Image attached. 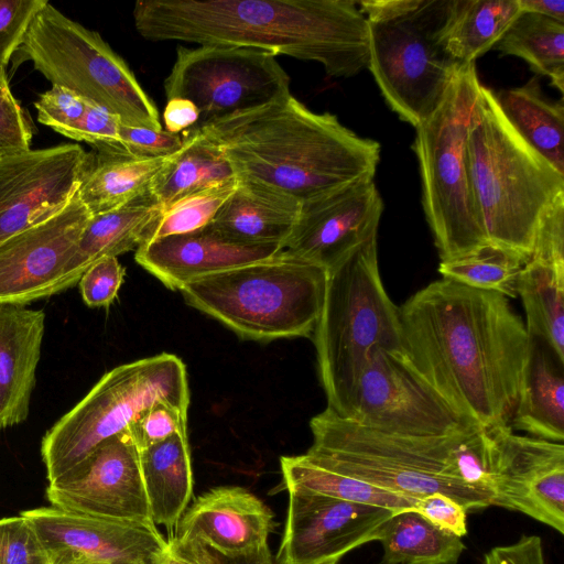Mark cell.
<instances>
[{"mask_svg":"<svg viewBox=\"0 0 564 564\" xmlns=\"http://www.w3.org/2000/svg\"><path fill=\"white\" fill-rule=\"evenodd\" d=\"M44 332L43 310L0 304V429L29 416Z\"/></svg>","mask_w":564,"mask_h":564,"instance_id":"23","label":"cell"},{"mask_svg":"<svg viewBox=\"0 0 564 564\" xmlns=\"http://www.w3.org/2000/svg\"><path fill=\"white\" fill-rule=\"evenodd\" d=\"M165 158L94 155L77 194L91 216L122 207L150 191Z\"/></svg>","mask_w":564,"mask_h":564,"instance_id":"31","label":"cell"},{"mask_svg":"<svg viewBox=\"0 0 564 564\" xmlns=\"http://www.w3.org/2000/svg\"><path fill=\"white\" fill-rule=\"evenodd\" d=\"M91 218L76 193L52 217L0 243V304L26 305L55 294L75 246Z\"/></svg>","mask_w":564,"mask_h":564,"instance_id":"18","label":"cell"},{"mask_svg":"<svg viewBox=\"0 0 564 564\" xmlns=\"http://www.w3.org/2000/svg\"><path fill=\"white\" fill-rule=\"evenodd\" d=\"M382 212L383 202L373 180L358 181L303 200L283 249L327 270L378 235Z\"/></svg>","mask_w":564,"mask_h":564,"instance_id":"19","label":"cell"},{"mask_svg":"<svg viewBox=\"0 0 564 564\" xmlns=\"http://www.w3.org/2000/svg\"><path fill=\"white\" fill-rule=\"evenodd\" d=\"M529 260L564 272V193L542 214Z\"/></svg>","mask_w":564,"mask_h":564,"instance_id":"41","label":"cell"},{"mask_svg":"<svg viewBox=\"0 0 564 564\" xmlns=\"http://www.w3.org/2000/svg\"><path fill=\"white\" fill-rule=\"evenodd\" d=\"M481 88L475 63L459 65L437 107L415 127L422 206L442 261L488 243L466 162V139Z\"/></svg>","mask_w":564,"mask_h":564,"instance_id":"8","label":"cell"},{"mask_svg":"<svg viewBox=\"0 0 564 564\" xmlns=\"http://www.w3.org/2000/svg\"><path fill=\"white\" fill-rule=\"evenodd\" d=\"M46 498L52 507L66 512L155 525L139 449L127 429L99 444L70 471L48 482Z\"/></svg>","mask_w":564,"mask_h":564,"instance_id":"14","label":"cell"},{"mask_svg":"<svg viewBox=\"0 0 564 564\" xmlns=\"http://www.w3.org/2000/svg\"><path fill=\"white\" fill-rule=\"evenodd\" d=\"M51 564H160L167 541L156 525L66 512L54 507L21 512Z\"/></svg>","mask_w":564,"mask_h":564,"instance_id":"16","label":"cell"},{"mask_svg":"<svg viewBox=\"0 0 564 564\" xmlns=\"http://www.w3.org/2000/svg\"><path fill=\"white\" fill-rule=\"evenodd\" d=\"M527 262L518 252L488 242L459 258L441 261L438 272L444 279L477 290L516 297Z\"/></svg>","mask_w":564,"mask_h":564,"instance_id":"36","label":"cell"},{"mask_svg":"<svg viewBox=\"0 0 564 564\" xmlns=\"http://www.w3.org/2000/svg\"><path fill=\"white\" fill-rule=\"evenodd\" d=\"M338 562H339V558H330V560H326V561H323L317 564H338Z\"/></svg>","mask_w":564,"mask_h":564,"instance_id":"53","label":"cell"},{"mask_svg":"<svg viewBox=\"0 0 564 564\" xmlns=\"http://www.w3.org/2000/svg\"><path fill=\"white\" fill-rule=\"evenodd\" d=\"M124 273V268L115 257L104 258L89 267L78 281L86 305L109 306L117 297Z\"/></svg>","mask_w":564,"mask_h":564,"instance_id":"45","label":"cell"},{"mask_svg":"<svg viewBox=\"0 0 564 564\" xmlns=\"http://www.w3.org/2000/svg\"><path fill=\"white\" fill-rule=\"evenodd\" d=\"M494 48L522 58L532 72L547 76L563 94L564 23L521 10Z\"/></svg>","mask_w":564,"mask_h":564,"instance_id":"34","label":"cell"},{"mask_svg":"<svg viewBox=\"0 0 564 564\" xmlns=\"http://www.w3.org/2000/svg\"><path fill=\"white\" fill-rule=\"evenodd\" d=\"M514 130L560 173L564 174V106L543 97L533 77L520 87L494 93Z\"/></svg>","mask_w":564,"mask_h":564,"instance_id":"30","label":"cell"},{"mask_svg":"<svg viewBox=\"0 0 564 564\" xmlns=\"http://www.w3.org/2000/svg\"><path fill=\"white\" fill-rule=\"evenodd\" d=\"M238 182L207 188L176 200L163 209L151 228L148 241L192 232L207 226Z\"/></svg>","mask_w":564,"mask_h":564,"instance_id":"37","label":"cell"},{"mask_svg":"<svg viewBox=\"0 0 564 564\" xmlns=\"http://www.w3.org/2000/svg\"><path fill=\"white\" fill-rule=\"evenodd\" d=\"M166 100H189L199 111L194 127L256 109L289 94L290 77L276 56L231 45L177 46L164 84Z\"/></svg>","mask_w":564,"mask_h":564,"instance_id":"12","label":"cell"},{"mask_svg":"<svg viewBox=\"0 0 564 564\" xmlns=\"http://www.w3.org/2000/svg\"><path fill=\"white\" fill-rule=\"evenodd\" d=\"M482 564H547L539 535H522L517 542L488 551Z\"/></svg>","mask_w":564,"mask_h":564,"instance_id":"48","label":"cell"},{"mask_svg":"<svg viewBox=\"0 0 564 564\" xmlns=\"http://www.w3.org/2000/svg\"><path fill=\"white\" fill-rule=\"evenodd\" d=\"M377 236L327 269L324 303L312 336L327 408L345 419L351 415L371 352L403 351L399 307L380 278Z\"/></svg>","mask_w":564,"mask_h":564,"instance_id":"6","label":"cell"},{"mask_svg":"<svg viewBox=\"0 0 564 564\" xmlns=\"http://www.w3.org/2000/svg\"><path fill=\"white\" fill-rule=\"evenodd\" d=\"M414 510L433 525L463 538L467 534V510L452 497L433 492L417 499Z\"/></svg>","mask_w":564,"mask_h":564,"instance_id":"47","label":"cell"},{"mask_svg":"<svg viewBox=\"0 0 564 564\" xmlns=\"http://www.w3.org/2000/svg\"><path fill=\"white\" fill-rule=\"evenodd\" d=\"M381 564H456L462 538L433 525L414 509L394 512L378 529Z\"/></svg>","mask_w":564,"mask_h":564,"instance_id":"32","label":"cell"},{"mask_svg":"<svg viewBox=\"0 0 564 564\" xmlns=\"http://www.w3.org/2000/svg\"><path fill=\"white\" fill-rule=\"evenodd\" d=\"M46 0H0V68L21 45L34 15Z\"/></svg>","mask_w":564,"mask_h":564,"instance_id":"43","label":"cell"},{"mask_svg":"<svg viewBox=\"0 0 564 564\" xmlns=\"http://www.w3.org/2000/svg\"><path fill=\"white\" fill-rule=\"evenodd\" d=\"M139 456L152 521L173 535L193 495L187 433H176L140 451Z\"/></svg>","mask_w":564,"mask_h":564,"instance_id":"27","label":"cell"},{"mask_svg":"<svg viewBox=\"0 0 564 564\" xmlns=\"http://www.w3.org/2000/svg\"><path fill=\"white\" fill-rule=\"evenodd\" d=\"M498 479L495 506L522 512L564 533V445L495 427Z\"/></svg>","mask_w":564,"mask_h":564,"instance_id":"20","label":"cell"},{"mask_svg":"<svg viewBox=\"0 0 564 564\" xmlns=\"http://www.w3.org/2000/svg\"><path fill=\"white\" fill-rule=\"evenodd\" d=\"M15 54L31 61L52 86L66 88L117 116L122 124L162 130L155 104L123 58L99 33L48 1L34 15Z\"/></svg>","mask_w":564,"mask_h":564,"instance_id":"11","label":"cell"},{"mask_svg":"<svg viewBox=\"0 0 564 564\" xmlns=\"http://www.w3.org/2000/svg\"><path fill=\"white\" fill-rule=\"evenodd\" d=\"M289 507L278 564H317L343 557L376 541L380 525L394 511L289 489Z\"/></svg>","mask_w":564,"mask_h":564,"instance_id":"17","label":"cell"},{"mask_svg":"<svg viewBox=\"0 0 564 564\" xmlns=\"http://www.w3.org/2000/svg\"><path fill=\"white\" fill-rule=\"evenodd\" d=\"M94 155L78 143L0 159V243L65 208Z\"/></svg>","mask_w":564,"mask_h":564,"instance_id":"15","label":"cell"},{"mask_svg":"<svg viewBox=\"0 0 564 564\" xmlns=\"http://www.w3.org/2000/svg\"><path fill=\"white\" fill-rule=\"evenodd\" d=\"M272 528L273 513L257 496L239 486H219L186 509L171 536L196 540L234 555L268 544Z\"/></svg>","mask_w":564,"mask_h":564,"instance_id":"21","label":"cell"},{"mask_svg":"<svg viewBox=\"0 0 564 564\" xmlns=\"http://www.w3.org/2000/svg\"><path fill=\"white\" fill-rule=\"evenodd\" d=\"M371 72L402 121L417 127L437 107L456 69L438 41L447 0H362Z\"/></svg>","mask_w":564,"mask_h":564,"instance_id":"9","label":"cell"},{"mask_svg":"<svg viewBox=\"0 0 564 564\" xmlns=\"http://www.w3.org/2000/svg\"><path fill=\"white\" fill-rule=\"evenodd\" d=\"M162 212V206L149 191L122 207L91 216L55 288V294L77 284L95 262L117 258L145 243Z\"/></svg>","mask_w":564,"mask_h":564,"instance_id":"25","label":"cell"},{"mask_svg":"<svg viewBox=\"0 0 564 564\" xmlns=\"http://www.w3.org/2000/svg\"><path fill=\"white\" fill-rule=\"evenodd\" d=\"M282 249L280 245H239L207 225L150 240L135 250L134 259L167 289L181 290L195 279L270 258Z\"/></svg>","mask_w":564,"mask_h":564,"instance_id":"22","label":"cell"},{"mask_svg":"<svg viewBox=\"0 0 564 564\" xmlns=\"http://www.w3.org/2000/svg\"><path fill=\"white\" fill-rule=\"evenodd\" d=\"M133 21L149 41L250 47L319 63L332 77L368 67V23L352 0H139Z\"/></svg>","mask_w":564,"mask_h":564,"instance_id":"2","label":"cell"},{"mask_svg":"<svg viewBox=\"0 0 564 564\" xmlns=\"http://www.w3.org/2000/svg\"><path fill=\"white\" fill-rule=\"evenodd\" d=\"M512 430L528 436L564 441V359L544 340L529 336Z\"/></svg>","mask_w":564,"mask_h":564,"instance_id":"26","label":"cell"},{"mask_svg":"<svg viewBox=\"0 0 564 564\" xmlns=\"http://www.w3.org/2000/svg\"><path fill=\"white\" fill-rule=\"evenodd\" d=\"M161 402L188 410L187 372L177 356L162 352L106 372L43 436L41 456L48 482L70 471L99 444Z\"/></svg>","mask_w":564,"mask_h":564,"instance_id":"10","label":"cell"},{"mask_svg":"<svg viewBox=\"0 0 564 564\" xmlns=\"http://www.w3.org/2000/svg\"><path fill=\"white\" fill-rule=\"evenodd\" d=\"M521 12L518 0H447L438 41L458 64L494 48Z\"/></svg>","mask_w":564,"mask_h":564,"instance_id":"29","label":"cell"},{"mask_svg":"<svg viewBox=\"0 0 564 564\" xmlns=\"http://www.w3.org/2000/svg\"><path fill=\"white\" fill-rule=\"evenodd\" d=\"M349 420L401 436H446L476 425L458 415L403 351L376 348L359 378Z\"/></svg>","mask_w":564,"mask_h":564,"instance_id":"13","label":"cell"},{"mask_svg":"<svg viewBox=\"0 0 564 564\" xmlns=\"http://www.w3.org/2000/svg\"><path fill=\"white\" fill-rule=\"evenodd\" d=\"M522 11L538 13L564 23V0H518Z\"/></svg>","mask_w":564,"mask_h":564,"instance_id":"52","label":"cell"},{"mask_svg":"<svg viewBox=\"0 0 564 564\" xmlns=\"http://www.w3.org/2000/svg\"><path fill=\"white\" fill-rule=\"evenodd\" d=\"M310 427L313 444L305 454L325 468L415 499L442 492L467 511L495 506L498 449L491 429L401 436L365 427L329 408L313 416Z\"/></svg>","mask_w":564,"mask_h":564,"instance_id":"4","label":"cell"},{"mask_svg":"<svg viewBox=\"0 0 564 564\" xmlns=\"http://www.w3.org/2000/svg\"><path fill=\"white\" fill-rule=\"evenodd\" d=\"M199 129L225 153L240 181L300 202L373 180L380 161L379 142L359 137L333 113L312 111L292 94Z\"/></svg>","mask_w":564,"mask_h":564,"instance_id":"3","label":"cell"},{"mask_svg":"<svg viewBox=\"0 0 564 564\" xmlns=\"http://www.w3.org/2000/svg\"><path fill=\"white\" fill-rule=\"evenodd\" d=\"M529 336L544 340L564 359V272L529 260L519 276Z\"/></svg>","mask_w":564,"mask_h":564,"instance_id":"35","label":"cell"},{"mask_svg":"<svg viewBox=\"0 0 564 564\" xmlns=\"http://www.w3.org/2000/svg\"><path fill=\"white\" fill-rule=\"evenodd\" d=\"M466 162L487 241L529 261L542 214L564 193V174L524 141L485 86L468 129Z\"/></svg>","mask_w":564,"mask_h":564,"instance_id":"5","label":"cell"},{"mask_svg":"<svg viewBox=\"0 0 564 564\" xmlns=\"http://www.w3.org/2000/svg\"><path fill=\"white\" fill-rule=\"evenodd\" d=\"M163 120L166 131L180 134L197 124L199 111L189 100L172 98L166 102Z\"/></svg>","mask_w":564,"mask_h":564,"instance_id":"50","label":"cell"},{"mask_svg":"<svg viewBox=\"0 0 564 564\" xmlns=\"http://www.w3.org/2000/svg\"><path fill=\"white\" fill-rule=\"evenodd\" d=\"M182 134L183 148L169 158L150 186L163 209L187 195L239 181L225 153L199 128Z\"/></svg>","mask_w":564,"mask_h":564,"instance_id":"28","label":"cell"},{"mask_svg":"<svg viewBox=\"0 0 564 564\" xmlns=\"http://www.w3.org/2000/svg\"><path fill=\"white\" fill-rule=\"evenodd\" d=\"M327 270L284 249L256 262L186 283L185 302L239 337L258 341L310 337L317 325Z\"/></svg>","mask_w":564,"mask_h":564,"instance_id":"7","label":"cell"},{"mask_svg":"<svg viewBox=\"0 0 564 564\" xmlns=\"http://www.w3.org/2000/svg\"><path fill=\"white\" fill-rule=\"evenodd\" d=\"M300 208L301 202L288 194L239 180L208 226L221 237L239 245L284 247Z\"/></svg>","mask_w":564,"mask_h":564,"instance_id":"24","label":"cell"},{"mask_svg":"<svg viewBox=\"0 0 564 564\" xmlns=\"http://www.w3.org/2000/svg\"><path fill=\"white\" fill-rule=\"evenodd\" d=\"M1 159V158H0Z\"/></svg>","mask_w":564,"mask_h":564,"instance_id":"54","label":"cell"},{"mask_svg":"<svg viewBox=\"0 0 564 564\" xmlns=\"http://www.w3.org/2000/svg\"><path fill=\"white\" fill-rule=\"evenodd\" d=\"M282 488L305 490L348 502L380 507L394 512L414 509L417 499L325 468L306 454L282 456Z\"/></svg>","mask_w":564,"mask_h":564,"instance_id":"33","label":"cell"},{"mask_svg":"<svg viewBox=\"0 0 564 564\" xmlns=\"http://www.w3.org/2000/svg\"><path fill=\"white\" fill-rule=\"evenodd\" d=\"M120 119L104 108L88 102L84 119L74 140L90 144L98 155L122 156L124 151L120 135Z\"/></svg>","mask_w":564,"mask_h":564,"instance_id":"44","label":"cell"},{"mask_svg":"<svg viewBox=\"0 0 564 564\" xmlns=\"http://www.w3.org/2000/svg\"><path fill=\"white\" fill-rule=\"evenodd\" d=\"M160 564H205L196 554L192 543L185 539L170 536Z\"/></svg>","mask_w":564,"mask_h":564,"instance_id":"51","label":"cell"},{"mask_svg":"<svg viewBox=\"0 0 564 564\" xmlns=\"http://www.w3.org/2000/svg\"><path fill=\"white\" fill-rule=\"evenodd\" d=\"M119 135L128 155L134 158H165L180 151L185 142L182 133L150 130L120 123Z\"/></svg>","mask_w":564,"mask_h":564,"instance_id":"46","label":"cell"},{"mask_svg":"<svg viewBox=\"0 0 564 564\" xmlns=\"http://www.w3.org/2000/svg\"><path fill=\"white\" fill-rule=\"evenodd\" d=\"M32 129L0 68V158L30 150Z\"/></svg>","mask_w":564,"mask_h":564,"instance_id":"42","label":"cell"},{"mask_svg":"<svg viewBox=\"0 0 564 564\" xmlns=\"http://www.w3.org/2000/svg\"><path fill=\"white\" fill-rule=\"evenodd\" d=\"M127 430L140 452L176 433H187V410L156 403L142 412Z\"/></svg>","mask_w":564,"mask_h":564,"instance_id":"40","label":"cell"},{"mask_svg":"<svg viewBox=\"0 0 564 564\" xmlns=\"http://www.w3.org/2000/svg\"><path fill=\"white\" fill-rule=\"evenodd\" d=\"M188 541L205 564H274L268 544L247 553L226 555L212 550L199 541Z\"/></svg>","mask_w":564,"mask_h":564,"instance_id":"49","label":"cell"},{"mask_svg":"<svg viewBox=\"0 0 564 564\" xmlns=\"http://www.w3.org/2000/svg\"><path fill=\"white\" fill-rule=\"evenodd\" d=\"M37 120L62 135L75 139L84 119L88 102L75 93L52 86L40 95L34 104Z\"/></svg>","mask_w":564,"mask_h":564,"instance_id":"38","label":"cell"},{"mask_svg":"<svg viewBox=\"0 0 564 564\" xmlns=\"http://www.w3.org/2000/svg\"><path fill=\"white\" fill-rule=\"evenodd\" d=\"M0 564H51L37 533L21 514L0 519Z\"/></svg>","mask_w":564,"mask_h":564,"instance_id":"39","label":"cell"},{"mask_svg":"<svg viewBox=\"0 0 564 564\" xmlns=\"http://www.w3.org/2000/svg\"><path fill=\"white\" fill-rule=\"evenodd\" d=\"M399 321L404 355L458 415L510 424L529 335L505 295L443 278L409 297Z\"/></svg>","mask_w":564,"mask_h":564,"instance_id":"1","label":"cell"}]
</instances>
